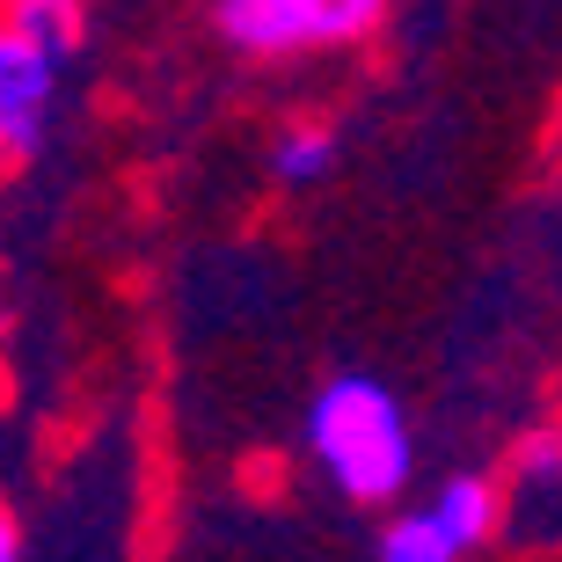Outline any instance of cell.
<instances>
[{"label":"cell","mask_w":562,"mask_h":562,"mask_svg":"<svg viewBox=\"0 0 562 562\" xmlns=\"http://www.w3.org/2000/svg\"><path fill=\"white\" fill-rule=\"evenodd\" d=\"M0 168H8V154H0Z\"/></svg>","instance_id":"10"},{"label":"cell","mask_w":562,"mask_h":562,"mask_svg":"<svg viewBox=\"0 0 562 562\" xmlns=\"http://www.w3.org/2000/svg\"><path fill=\"white\" fill-rule=\"evenodd\" d=\"M0 562H22V533H15V519L0 512Z\"/></svg>","instance_id":"9"},{"label":"cell","mask_w":562,"mask_h":562,"mask_svg":"<svg viewBox=\"0 0 562 562\" xmlns=\"http://www.w3.org/2000/svg\"><path fill=\"white\" fill-rule=\"evenodd\" d=\"M380 562H460V555L431 533V519H424V512H409V519L380 526Z\"/></svg>","instance_id":"7"},{"label":"cell","mask_w":562,"mask_h":562,"mask_svg":"<svg viewBox=\"0 0 562 562\" xmlns=\"http://www.w3.org/2000/svg\"><path fill=\"white\" fill-rule=\"evenodd\" d=\"M424 519H431V533L453 548V555H475V548L497 533L504 497H497L490 475H453V482H438V497L424 504Z\"/></svg>","instance_id":"4"},{"label":"cell","mask_w":562,"mask_h":562,"mask_svg":"<svg viewBox=\"0 0 562 562\" xmlns=\"http://www.w3.org/2000/svg\"><path fill=\"white\" fill-rule=\"evenodd\" d=\"M512 468H519V482H562V431H555V424L526 431L519 453H512Z\"/></svg>","instance_id":"8"},{"label":"cell","mask_w":562,"mask_h":562,"mask_svg":"<svg viewBox=\"0 0 562 562\" xmlns=\"http://www.w3.org/2000/svg\"><path fill=\"white\" fill-rule=\"evenodd\" d=\"M387 8L395 0H220L212 22L249 59H292V52H329V44L373 37Z\"/></svg>","instance_id":"2"},{"label":"cell","mask_w":562,"mask_h":562,"mask_svg":"<svg viewBox=\"0 0 562 562\" xmlns=\"http://www.w3.org/2000/svg\"><path fill=\"white\" fill-rule=\"evenodd\" d=\"M336 168V132L329 125H285L271 139V176L278 183H322Z\"/></svg>","instance_id":"6"},{"label":"cell","mask_w":562,"mask_h":562,"mask_svg":"<svg viewBox=\"0 0 562 562\" xmlns=\"http://www.w3.org/2000/svg\"><path fill=\"white\" fill-rule=\"evenodd\" d=\"M8 22H15L37 52H52L59 66L88 44V8L81 0H8Z\"/></svg>","instance_id":"5"},{"label":"cell","mask_w":562,"mask_h":562,"mask_svg":"<svg viewBox=\"0 0 562 562\" xmlns=\"http://www.w3.org/2000/svg\"><path fill=\"white\" fill-rule=\"evenodd\" d=\"M307 453L351 504H395L417 475V431L395 387L373 373H336L307 402Z\"/></svg>","instance_id":"1"},{"label":"cell","mask_w":562,"mask_h":562,"mask_svg":"<svg viewBox=\"0 0 562 562\" xmlns=\"http://www.w3.org/2000/svg\"><path fill=\"white\" fill-rule=\"evenodd\" d=\"M52 110H59V59L37 52L0 15V154L30 161L44 146V132H52Z\"/></svg>","instance_id":"3"}]
</instances>
